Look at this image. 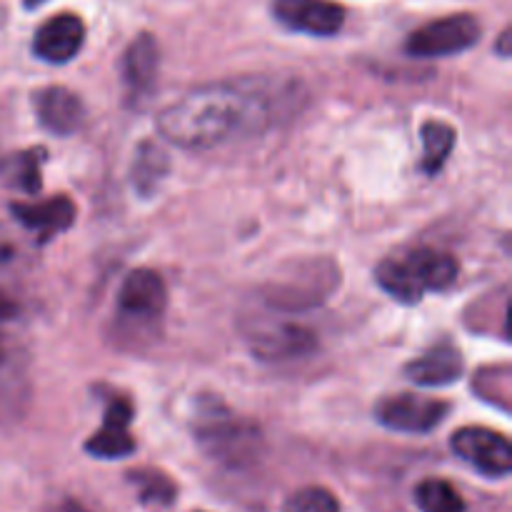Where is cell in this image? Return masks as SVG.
I'll use <instances>...</instances> for the list:
<instances>
[{
    "label": "cell",
    "instance_id": "1",
    "mask_svg": "<svg viewBox=\"0 0 512 512\" xmlns=\"http://www.w3.org/2000/svg\"><path fill=\"white\" fill-rule=\"evenodd\" d=\"M303 103L300 83L268 75L200 85L158 115V133L183 150H210L268 130Z\"/></svg>",
    "mask_w": 512,
    "mask_h": 512
},
{
    "label": "cell",
    "instance_id": "2",
    "mask_svg": "<svg viewBox=\"0 0 512 512\" xmlns=\"http://www.w3.org/2000/svg\"><path fill=\"white\" fill-rule=\"evenodd\" d=\"M193 438L198 448L225 468H248L263 455L265 435L258 423L233 413L223 400H198L193 418Z\"/></svg>",
    "mask_w": 512,
    "mask_h": 512
},
{
    "label": "cell",
    "instance_id": "3",
    "mask_svg": "<svg viewBox=\"0 0 512 512\" xmlns=\"http://www.w3.org/2000/svg\"><path fill=\"white\" fill-rule=\"evenodd\" d=\"M30 398V350L18 328V310L0 300V428L25 418Z\"/></svg>",
    "mask_w": 512,
    "mask_h": 512
},
{
    "label": "cell",
    "instance_id": "4",
    "mask_svg": "<svg viewBox=\"0 0 512 512\" xmlns=\"http://www.w3.org/2000/svg\"><path fill=\"white\" fill-rule=\"evenodd\" d=\"M240 335L248 343L250 353L265 363L298 360L318 348V340L303 325L288 318H275L270 313H248L240 320Z\"/></svg>",
    "mask_w": 512,
    "mask_h": 512
},
{
    "label": "cell",
    "instance_id": "5",
    "mask_svg": "<svg viewBox=\"0 0 512 512\" xmlns=\"http://www.w3.org/2000/svg\"><path fill=\"white\" fill-rule=\"evenodd\" d=\"M338 283L335 265L328 260L293 265L288 275L270 280L265 288V308L273 313H298L323 303Z\"/></svg>",
    "mask_w": 512,
    "mask_h": 512
},
{
    "label": "cell",
    "instance_id": "6",
    "mask_svg": "<svg viewBox=\"0 0 512 512\" xmlns=\"http://www.w3.org/2000/svg\"><path fill=\"white\" fill-rule=\"evenodd\" d=\"M483 28L478 18L470 13L445 15V18L425 23L423 28L413 30L405 40V53L410 58H448L478 45Z\"/></svg>",
    "mask_w": 512,
    "mask_h": 512
},
{
    "label": "cell",
    "instance_id": "7",
    "mask_svg": "<svg viewBox=\"0 0 512 512\" xmlns=\"http://www.w3.org/2000/svg\"><path fill=\"white\" fill-rule=\"evenodd\" d=\"M168 305V288L155 270H133L118 293V318L130 325L160 323Z\"/></svg>",
    "mask_w": 512,
    "mask_h": 512
},
{
    "label": "cell",
    "instance_id": "8",
    "mask_svg": "<svg viewBox=\"0 0 512 512\" xmlns=\"http://www.w3.org/2000/svg\"><path fill=\"white\" fill-rule=\"evenodd\" d=\"M450 448L485 478H505L512 470L508 438L488 428H463L450 438Z\"/></svg>",
    "mask_w": 512,
    "mask_h": 512
},
{
    "label": "cell",
    "instance_id": "9",
    "mask_svg": "<svg viewBox=\"0 0 512 512\" xmlns=\"http://www.w3.org/2000/svg\"><path fill=\"white\" fill-rule=\"evenodd\" d=\"M450 405L443 400L420 398V395H393L375 405L380 425L395 433H430L448 415Z\"/></svg>",
    "mask_w": 512,
    "mask_h": 512
},
{
    "label": "cell",
    "instance_id": "10",
    "mask_svg": "<svg viewBox=\"0 0 512 512\" xmlns=\"http://www.w3.org/2000/svg\"><path fill=\"white\" fill-rule=\"evenodd\" d=\"M280 25L313 38H333L345 23V10L330 0H273Z\"/></svg>",
    "mask_w": 512,
    "mask_h": 512
},
{
    "label": "cell",
    "instance_id": "11",
    "mask_svg": "<svg viewBox=\"0 0 512 512\" xmlns=\"http://www.w3.org/2000/svg\"><path fill=\"white\" fill-rule=\"evenodd\" d=\"M85 43V23L78 15L60 13L45 20L33 38V53L43 63L63 65L80 53Z\"/></svg>",
    "mask_w": 512,
    "mask_h": 512
},
{
    "label": "cell",
    "instance_id": "12",
    "mask_svg": "<svg viewBox=\"0 0 512 512\" xmlns=\"http://www.w3.org/2000/svg\"><path fill=\"white\" fill-rule=\"evenodd\" d=\"M160 73V48L158 40L150 33H140L133 43L128 45L120 63V75H123L125 93L133 103L148 98L155 90Z\"/></svg>",
    "mask_w": 512,
    "mask_h": 512
},
{
    "label": "cell",
    "instance_id": "13",
    "mask_svg": "<svg viewBox=\"0 0 512 512\" xmlns=\"http://www.w3.org/2000/svg\"><path fill=\"white\" fill-rule=\"evenodd\" d=\"M130 420H133V405L125 398L110 400L103 428L90 435L85 450L100 460H120L133 453L135 440L130 435Z\"/></svg>",
    "mask_w": 512,
    "mask_h": 512
},
{
    "label": "cell",
    "instance_id": "14",
    "mask_svg": "<svg viewBox=\"0 0 512 512\" xmlns=\"http://www.w3.org/2000/svg\"><path fill=\"white\" fill-rule=\"evenodd\" d=\"M35 115H38L40 125H43L48 133L60 135H73L75 130L83 125L85 108L83 100L75 93H70L68 88H60V85H50L35 93L33 98Z\"/></svg>",
    "mask_w": 512,
    "mask_h": 512
},
{
    "label": "cell",
    "instance_id": "15",
    "mask_svg": "<svg viewBox=\"0 0 512 512\" xmlns=\"http://www.w3.org/2000/svg\"><path fill=\"white\" fill-rule=\"evenodd\" d=\"M10 215L25 230L35 233L40 243H45L53 235L65 233L75 223V205L65 195H58V198L45 200V203H13Z\"/></svg>",
    "mask_w": 512,
    "mask_h": 512
},
{
    "label": "cell",
    "instance_id": "16",
    "mask_svg": "<svg viewBox=\"0 0 512 512\" xmlns=\"http://www.w3.org/2000/svg\"><path fill=\"white\" fill-rule=\"evenodd\" d=\"M463 353L453 343H440L405 368L408 380L423 388H445L463 378Z\"/></svg>",
    "mask_w": 512,
    "mask_h": 512
},
{
    "label": "cell",
    "instance_id": "17",
    "mask_svg": "<svg viewBox=\"0 0 512 512\" xmlns=\"http://www.w3.org/2000/svg\"><path fill=\"white\" fill-rule=\"evenodd\" d=\"M405 263L410 265L425 293L428 290H445L458 280V260L448 253H440V250L418 248L405 255Z\"/></svg>",
    "mask_w": 512,
    "mask_h": 512
},
{
    "label": "cell",
    "instance_id": "18",
    "mask_svg": "<svg viewBox=\"0 0 512 512\" xmlns=\"http://www.w3.org/2000/svg\"><path fill=\"white\" fill-rule=\"evenodd\" d=\"M375 280H378L380 288L390 295V298L400 300L405 305L420 303L425 295V290L420 288L418 278L413 275L410 265L405 263V258H388L375 268Z\"/></svg>",
    "mask_w": 512,
    "mask_h": 512
},
{
    "label": "cell",
    "instance_id": "19",
    "mask_svg": "<svg viewBox=\"0 0 512 512\" xmlns=\"http://www.w3.org/2000/svg\"><path fill=\"white\" fill-rule=\"evenodd\" d=\"M170 170V160L155 143H140L135 150L130 183L140 195H153Z\"/></svg>",
    "mask_w": 512,
    "mask_h": 512
},
{
    "label": "cell",
    "instance_id": "20",
    "mask_svg": "<svg viewBox=\"0 0 512 512\" xmlns=\"http://www.w3.org/2000/svg\"><path fill=\"white\" fill-rule=\"evenodd\" d=\"M48 153L43 148H30L23 153H13L0 163V178L23 193H40V165L45 163Z\"/></svg>",
    "mask_w": 512,
    "mask_h": 512
},
{
    "label": "cell",
    "instance_id": "21",
    "mask_svg": "<svg viewBox=\"0 0 512 512\" xmlns=\"http://www.w3.org/2000/svg\"><path fill=\"white\" fill-rule=\"evenodd\" d=\"M420 135H423V170L428 175L440 173L455 148V130L443 120H428Z\"/></svg>",
    "mask_w": 512,
    "mask_h": 512
},
{
    "label": "cell",
    "instance_id": "22",
    "mask_svg": "<svg viewBox=\"0 0 512 512\" xmlns=\"http://www.w3.org/2000/svg\"><path fill=\"white\" fill-rule=\"evenodd\" d=\"M415 503L423 512H465V500L448 480L430 478L415 488Z\"/></svg>",
    "mask_w": 512,
    "mask_h": 512
},
{
    "label": "cell",
    "instance_id": "23",
    "mask_svg": "<svg viewBox=\"0 0 512 512\" xmlns=\"http://www.w3.org/2000/svg\"><path fill=\"white\" fill-rule=\"evenodd\" d=\"M283 512H340V503L330 490L303 488L285 500Z\"/></svg>",
    "mask_w": 512,
    "mask_h": 512
},
{
    "label": "cell",
    "instance_id": "24",
    "mask_svg": "<svg viewBox=\"0 0 512 512\" xmlns=\"http://www.w3.org/2000/svg\"><path fill=\"white\" fill-rule=\"evenodd\" d=\"M130 483H135L140 488V498L148 500V503H170L175 495L173 483H170L165 475L160 473H130Z\"/></svg>",
    "mask_w": 512,
    "mask_h": 512
},
{
    "label": "cell",
    "instance_id": "25",
    "mask_svg": "<svg viewBox=\"0 0 512 512\" xmlns=\"http://www.w3.org/2000/svg\"><path fill=\"white\" fill-rule=\"evenodd\" d=\"M20 258H23V253H20V245L15 240V235L0 225V273L13 268Z\"/></svg>",
    "mask_w": 512,
    "mask_h": 512
},
{
    "label": "cell",
    "instance_id": "26",
    "mask_svg": "<svg viewBox=\"0 0 512 512\" xmlns=\"http://www.w3.org/2000/svg\"><path fill=\"white\" fill-rule=\"evenodd\" d=\"M498 53L503 55V58H508V55H510V30H503V35H500Z\"/></svg>",
    "mask_w": 512,
    "mask_h": 512
},
{
    "label": "cell",
    "instance_id": "27",
    "mask_svg": "<svg viewBox=\"0 0 512 512\" xmlns=\"http://www.w3.org/2000/svg\"><path fill=\"white\" fill-rule=\"evenodd\" d=\"M43 3H48V0H23V5L28 10H33V8H38V5H43Z\"/></svg>",
    "mask_w": 512,
    "mask_h": 512
}]
</instances>
